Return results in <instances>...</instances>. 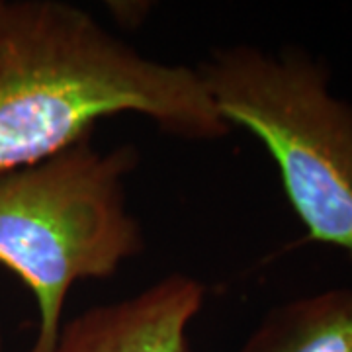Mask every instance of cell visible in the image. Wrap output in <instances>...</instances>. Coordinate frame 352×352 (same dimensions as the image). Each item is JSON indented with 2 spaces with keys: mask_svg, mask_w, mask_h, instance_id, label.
<instances>
[{
  "mask_svg": "<svg viewBox=\"0 0 352 352\" xmlns=\"http://www.w3.org/2000/svg\"><path fill=\"white\" fill-rule=\"evenodd\" d=\"M237 352H352V288L272 307Z\"/></svg>",
  "mask_w": 352,
  "mask_h": 352,
  "instance_id": "obj_5",
  "label": "cell"
},
{
  "mask_svg": "<svg viewBox=\"0 0 352 352\" xmlns=\"http://www.w3.org/2000/svg\"><path fill=\"white\" fill-rule=\"evenodd\" d=\"M110 12L124 28H138L151 12V2H110Z\"/></svg>",
  "mask_w": 352,
  "mask_h": 352,
  "instance_id": "obj_6",
  "label": "cell"
},
{
  "mask_svg": "<svg viewBox=\"0 0 352 352\" xmlns=\"http://www.w3.org/2000/svg\"><path fill=\"white\" fill-rule=\"evenodd\" d=\"M217 113L270 153L307 243L352 263V102L329 92L327 65L300 47L237 43L194 67Z\"/></svg>",
  "mask_w": 352,
  "mask_h": 352,
  "instance_id": "obj_3",
  "label": "cell"
},
{
  "mask_svg": "<svg viewBox=\"0 0 352 352\" xmlns=\"http://www.w3.org/2000/svg\"><path fill=\"white\" fill-rule=\"evenodd\" d=\"M138 163L131 145L102 151L88 135L39 163L0 173V264L38 305L30 352L53 351L78 280L113 276L143 251L126 198V178Z\"/></svg>",
  "mask_w": 352,
  "mask_h": 352,
  "instance_id": "obj_2",
  "label": "cell"
},
{
  "mask_svg": "<svg viewBox=\"0 0 352 352\" xmlns=\"http://www.w3.org/2000/svg\"><path fill=\"white\" fill-rule=\"evenodd\" d=\"M204 300L196 278L168 274L133 298L75 317L51 352H192L190 325Z\"/></svg>",
  "mask_w": 352,
  "mask_h": 352,
  "instance_id": "obj_4",
  "label": "cell"
},
{
  "mask_svg": "<svg viewBox=\"0 0 352 352\" xmlns=\"http://www.w3.org/2000/svg\"><path fill=\"white\" fill-rule=\"evenodd\" d=\"M118 113L196 141L233 129L194 67L139 53L73 4L0 0V173L57 155Z\"/></svg>",
  "mask_w": 352,
  "mask_h": 352,
  "instance_id": "obj_1",
  "label": "cell"
},
{
  "mask_svg": "<svg viewBox=\"0 0 352 352\" xmlns=\"http://www.w3.org/2000/svg\"><path fill=\"white\" fill-rule=\"evenodd\" d=\"M0 352H4V339H2V329H0Z\"/></svg>",
  "mask_w": 352,
  "mask_h": 352,
  "instance_id": "obj_7",
  "label": "cell"
}]
</instances>
